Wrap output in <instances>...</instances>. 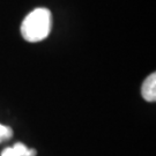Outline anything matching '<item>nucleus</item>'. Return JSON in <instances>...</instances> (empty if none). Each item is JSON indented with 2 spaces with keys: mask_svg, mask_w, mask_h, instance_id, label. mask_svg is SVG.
Returning a JSON list of instances; mask_svg holds the SVG:
<instances>
[{
  "mask_svg": "<svg viewBox=\"0 0 156 156\" xmlns=\"http://www.w3.org/2000/svg\"><path fill=\"white\" fill-rule=\"evenodd\" d=\"M142 97L147 102H155L156 101V74L151 73L149 76H147L142 87H141Z\"/></svg>",
  "mask_w": 156,
  "mask_h": 156,
  "instance_id": "nucleus-2",
  "label": "nucleus"
},
{
  "mask_svg": "<svg viewBox=\"0 0 156 156\" xmlns=\"http://www.w3.org/2000/svg\"><path fill=\"white\" fill-rule=\"evenodd\" d=\"M13 136V129L9 126L0 124V144L6 140H9Z\"/></svg>",
  "mask_w": 156,
  "mask_h": 156,
  "instance_id": "nucleus-4",
  "label": "nucleus"
},
{
  "mask_svg": "<svg viewBox=\"0 0 156 156\" xmlns=\"http://www.w3.org/2000/svg\"><path fill=\"white\" fill-rule=\"evenodd\" d=\"M52 15L48 8H36L24 17L21 35L27 42L36 43L45 39L51 31Z\"/></svg>",
  "mask_w": 156,
  "mask_h": 156,
  "instance_id": "nucleus-1",
  "label": "nucleus"
},
{
  "mask_svg": "<svg viewBox=\"0 0 156 156\" xmlns=\"http://www.w3.org/2000/svg\"><path fill=\"white\" fill-rule=\"evenodd\" d=\"M37 151L35 149H29L22 142H16L13 147L5 148L1 151V156H36Z\"/></svg>",
  "mask_w": 156,
  "mask_h": 156,
  "instance_id": "nucleus-3",
  "label": "nucleus"
}]
</instances>
